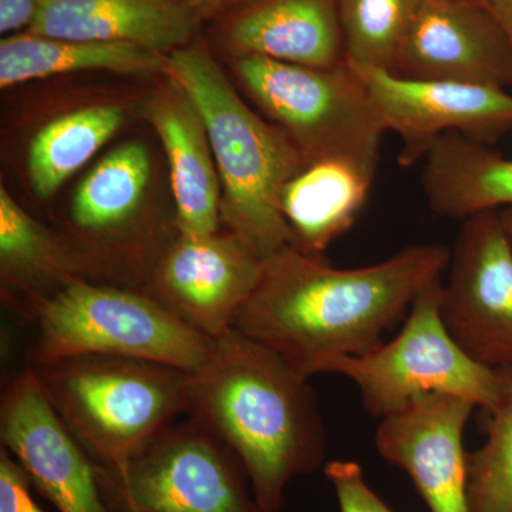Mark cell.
I'll use <instances>...</instances> for the list:
<instances>
[{"mask_svg":"<svg viewBox=\"0 0 512 512\" xmlns=\"http://www.w3.org/2000/svg\"><path fill=\"white\" fill-rule=\"evenodd\" d=\"M450 254L439 244L410 245L377 264L339 269L286 245L264 259L234 328L305 376L328 373L336 360L383 343L421 291L443 279Z\"/></svg>","mask_w":512,"mask_h":512,"instance_id":"6da1fadb","label":"cell"},{"mask_svg":"<svg viewBox=\"0 0 512 512\" xmlns=\"http://www.w3.org/2000/svg\"><path fill=\"white\" fill-rule=\"evenodd\" d=\"M309 379L235 328L191 373L187 416L238 457L266 512H281L288 485L325 463L328 434Z\"/></svg>","mask_w":512,"mask_h":512,"instance_id":"7a4b0ae2","label":"cell"},{"mask_svg":"<svg viewBox=\"0 0 512 512\" xmlns=\"http://www.w3.org/2000/svg\"><path fill=\"white\" fill-rule=\"evenodd\" d=\"M163 76L187 93L204 120L220 174L222 227L262 259L291 245L282 191L309 165L295 144L245 101L205 37L167 55Z\"/></svg>","mask_w":512,"mask_h":512,"instance_id":"3957f363","label":"cell"},{"mask_svg":"<svg viewBox=\"0 0 512 512\" xmlns=\"http://www.w3.org/2000/svg\"><path fill=\"white\" fill-rule=\"evenodd\" d=\"M30 366L67 429L106 471L126 467L190 409L191 372L178 367L114 356Z\"/></svg>","mask_w":512,"mask_h":512,"instance_id":"277c9868","label":"cell"},{"mask_svg":"<svg viewBox=\"0 0 512 512\" xmlns=\"http://www.w3.org/2000/svg\"><path fill=\"white\" fill-rule=\"evenodd\" d=\"M229 64L252 106L284 131L306 163L343 161L375 180L387 131L348 62L313 69L241 57Z\"/></svg>","mask_w":512,"mask_h":512,"instance_id":"5b68a950","label":"cell"},{"mask_svg":"<svg viewBox=\"0 0 512 512\" xmlns=\"http://www.w3.org/2000/svg\"><path fill=\"white\" fill-rule=\"evenodd\" d=\"M30 365L76 356L148 360L197 372L214 340L188 328L141 289L77 278L37 306Z\"/></svg>","mask_w":512,"mask_h":512,"instance_id":"8992f818","label":"cell"},{"mask_svg":"<svg viewBox=\"0 0 512 512\" xmlns=\"http://www.w3.org/2000/svg\"><path fill=\"white\" fill-rule=\"evenodd\" d=\"M441 288L443 279L421 291L396 338L329 367L328 373L356 384L363 407L373 417L392 416L431 393L464 397L484 412L493 406L500 376L468 356L450 335L441 318Z\"/></svg>","mask_w":512,"mask_h":512,"instance_id":"52a82bcc","label":"cell"},{"mask_svg":"<svg viewBox=\"0 0 512 512\" xmlns=\"http://www.w3.org/2000/svg\"><path fill=\"white\" fill-rule=\"evenodd\" d=\"M99 481L111 512H266L238 457L192 416L121 470L99 467Z\"/></svg>","mask_w":512,"mask_h":512,"instance_id":"ba28073f","label":"cell"},{"mask_svg":"<svg viewBox=\"0 0 512 512\" xmlns=\"http://www.w3.org/2000/svg\"><path fill=\"white\" fill-rule=\"evenodd\" d=\"M440 296L448 332L476 362L512 370V238L500 212L466 218Z\"/></svg>","mask_w":512,"mask_h":512,"instance_id":"9c48e42d","label":"cell"},{"mask_svg":"<svg viewBox=\"0 0 512 512\" xmlns=\"http://www.w3.org/2000/svg\"><path fill=\"white\" fill-rule=\"evenodd\" d=\"M349 64L365 84L384 130L394 131L402 141L399 163L403 167L423 160L447 133L494 146L512 131V93L507 89L407 79Z\"/></svg>","mask_w":512,"mask_h":512,"instance_id":"30bf717a","label":"cell"},{"mask_svg":"<svg viewBox=\"0 0 512 512\" xmlns=\"http://www.w3.org/2000/svg\"><path fill=\"white\" fill-rule=\"evenodd\" d=\"M262 268L264 259L228 229L202 237L177 235L143 291L188 328L217 340L234 328Z\"/></svg>","mask_w":512,"mask_h":512,"instance_id":"8fae6325","label":"cell"},{"mask_svg":"<svg viewBox=\"0 0 512 512\" xmlns=\"http://www.w3.org/2000/svg\"><path fill=\"white\" fill-rule=\"evenodd\" d=\"M0 440L57 511L111 512L99 466L60 419L30 365L3 386Z\"/></svg>","mask_w":512,"mask_h":512,"instance_id":"7c38bea8","label":"cell"},{"mask_svg":"<svg viewBox=\"0 0 512 512\" xmlns=\"http://www.w3.org/2000/svg\"><path fill=\"white\" fill-rule=\"evenodd\" d=\"M396 74L512 87V47L497 22L473 0H416Z\"/></svg>","mask_w":512,"mask_h":512,"instance_id":"4fadbf2b","label":"cell"},{"mask_svg":"<svg viewBox=\"0 0 512 512\" xmlns=\"http://www.w3.org/2000/svg\"><path fill=\"white\" fill-rule=\"evenodd\" d=\"M474 407L453 394H423L377 427L380 456L410 477L431 512H470L464 430Z\"/></svg>","mask_w":512,"mask_h":512,"instance_id":"5bb4252c","label":"cell"},{"mask_svg":"<svg viewBox=\"0 0 512 512\" xmlns=\"http://www.w3.org/2000/svg\"><path fill=\"white\" fill-rule=\"evenodd\" d=\"M228 59L265 57L330 69L346 62L336 0H247L212 22Z\"/></svg>","mask_w":512,"mask_h":512,"instance_id":"9a60e30c","label":"cell"},{"mask_svg":"<svg viewBox=\"0 0 512 512\" xmlns=\"http://www.w3.org/2000/svg\"><path fill=\"white\" fill-rule=\"evenodd\" d=\"M146 114L167 154L177 234L202 237L220 231V174L197 106L165 79L148 100Z\"/></svg>","mask_w":512,"mask_h":512,"instance_id":"2e32d148","label":"cell"},{"mask_svg":"<svg viewBox=\"0 0 512 512\" xmlns=\"http://www.w3.org/2000/svg\"><path fill=\"white\" fill-rule=\"evenodd\" d=\"M201 25L180 0H40L29 32L170 55L197 39Z\"/></svg>","mask_w":512,"mask_h":512,"instance_id":"e0dca14e","label":"cell"},{"mask_svg":"<svg viewBox=\"0 0 512 512\" xmlns=\"http://www.w3.org/2000/svg\"><path fill=\"white\" fill-rule=\"evenodd\" d=\"M0 278L3 299L32 320L37 306L83 278L66 242L40 224L0 185Z\"/></svg>","mask_w":512,"mask_h":512,"instance_id":"ac0fdd59","label":"cell"},{"mask_svg":"<svg viewBox=\"0 0 512 512\" xmlns=\"http://www.w3.org/2000/svg\"><path fill=\"white\" fill-rule=\"evenodd\" d=\"M458 133L441 136L423 158L421 185L434 214L464 221L512 207V158Z\"/></svg>","mask_w":512,"mask_h":512,"instance_id":"d6986e66","label":"cell"},{"mask_svg":"<svg viewBox=\"0 0 512 512\" xmlns=\"http://www.w3.org/2000/svg\"><path fill=\"white\" fill-rule=\"evenodd\" d=\"M375 180L343 161L306 165L285 185L281 211L292 247L323 256L355 225Z\"/></svg>","mask_w":512,"mask_h":512,"instance_id":"ffe728a7","label":"cell"},{"mask_svg":"<svg viewBox=\"0 0 512 512\" xmlns=\"http://www.w3.org/2000/svg\"><path fill=\"white\" fill-rule=\"evenodd\" d=\"M167 55L119 43L80 42L35 35L3 37L0 42V87L77 72L163 74Z\"/></svg>","mask_w":512,"mask_h":512,"instance_id":"44dd1931","label":"cell"},{"mask_svg":"<svg viewBox=\"0 0 512 512\" xmlns=\"http://www.w3.org/2000/svg\"><path fill=\"white\" fill-rule=\"evenodd\" d=\"M126 120L117 104L69 111L37 131L29 144L26 170L39 200H49L90 158L96 156Z\"/></svg>","mask_w":512,"mask_h":512,"instance_id":"7402d4cb","label":"cell"},{"mask_svg":"<svg viewBox=\"0 0 512 512\" xmlns=\"http://www.w3.org/2000/svg\"><path fill=\"white\" fill-rule=\"evenodd\" d=\"M497 372V397L485 412L487 439L470 453V512H512V370Z\"/></svg>","mask_w":512,"mask_h":512,"instance_id":"603a6c76","label":"cell"},{"mask_svg":"<svg viewBox=\"0 0 512 512\" xmlns=\"http://www.w3.org/2000/svg\"><path fill=\"white\" fill-rule=\"evenodd\" d=\"M416 0H336L346 62L396 74Z\"/></svg>","mask_w":512,"mask_h":512,"instance_id":"cb8c5ba5","label":"cell"},{"mask_svg":"<svg viewBox=\"0 0 512 512\" xmlns=\"http://www.w3.org/2000/svg\"><path fill=\"white\" fill-rule=\"evenodd\" d=\"M323 471L333 485L340 512H396L367 484L362 466L355 461H330Z\"/></svg>","mask_w":512,"mask_h":512,"instance_id":"d4e9b609","label":"cell"},{"mask_svg":"<svg viewBox=\"0 0 512 512\" xmlns=\"http://www.w3.org/2000/svg\"><path fill=\"white\" fill-rule=\"evenodd\" d=\"M30 485L18 461L0 448V512H43L30 494Z\"/></svg>","mask_w":512,"mask_h":512,"instance_id":"484cf974","label":"cell"},{"mask_svg":"<svg viewBox=\"0 0 512 512\" xmlns=\"http://www.w3.org/2000/svg\"><path fill=\"white\" fill-rule=\"evenodd\" d=\"M40 0H0V33L29 32L39 13Z\"/></svg>","mask_w":512,"mask_h":512,"instance_id":"4316f807","label":"cell"},{"mask_svg":"<svg viewBox=\"0 0 512 512\" xmlns=\"http://www.w3.org/2000/svg\"><path fill=\"white\" fill-rule=\"evenodd\" d=\"M188 9H191L201 22H214L221 16L238 8L247 0H180Z\"/></svg>","mask_w":512,"mask_h":512,"instance_id":"83f0119b","label":"cell"},{"mask_svg":"<svg viewBox=\"0 0 512 512\" xmlns=\"http://www.w3.org/2000/svg\"><path fill=\"white\" fill-rule=\"evenodd\" d=\"M497 22L512 47V0H473Z\"/></svg>","mask_w":512,"mask_h":512,"instance_id":"f1b7e54d","label":"cell"},{"mask_svg":"<svg viewBox=\"0 0 512 512\" xmlns=\"http://www.w3.org/2000/svg\"><path fill=\"white\" fill-rule=\"evenodd\" d=\"M501 220H503V224L505 229H507L508 234L512 238V207L505 208L503 212H500Z\"/></svg>","mask_w":512,"mask_h":512,"instance_id":"f546056e","label":"cell"},{"mask_svg":"<svg viewBox=\"0 0 512 512\" xmlns=\"http://www.w3.org/2000/svg\"><path fill=\"white\" fill-rule=\"evenodd\" d=\"M127 512H137V511H127Z\"/></svg>","mask_w":512,"mask_h":512,"instance_id":"4dcf8cb0","label":"cell"}]
</instances>
